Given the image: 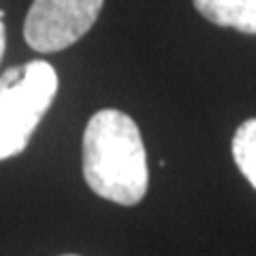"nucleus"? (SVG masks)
<instances>
[{"instance_id":"f257e3e1","label":"nucleus","mask_w":256,"mask_h":256,"mask_svg":"<svg viewBox=\"0 0 256 256\" xmlns=\"http://www.w3.org/2000/svg\"><path fill=\"white\" fill-rule=\"evenodd\" d=\"M84 178L94 194L137 205L148 192V156L139 126L118 109L90 118L84 132Z\"/></svg>"},{"instance_id":"20e7f679","label":"nucleus","mask_w":256,"mask_h":256,"mask_svg":"<svg viewBox=\"0 0 256 256\" xmlns=\"http://www.w3.org/2000/svg\"><path fill=\"white\" fill-rule=\"evenodd\" d=\"M194 6L216 26L256 34V0H194Z\"/></svg>"},{"instance_id":"39448f33","label":"nucleus","mask_w":256,"mask_h":256,"mask_svg":"<svg viewBox=\"0 0 256 256\" xmlns=\"http://www.w3.org/2000/svg\"><path fill=\"white\" fill-rule=\"evenodd\" d=\"M233 158L244 178L256 188V118L246 120L235 130Z\"/></svg>"},{"instance_id":"423d86ee","label":"nucleus","mask_w":256,"mask_h":256,"mask_svg":"<svg viewBox=\"0 0 256 256\" xmlns=\"http://www.w3.org/2000/svg\"><path fill=\"white\" fill-rule=\"evenodd\" d=\"M4 43H6V36H4V24L0 20V58H2L4 54Z\"/></svg>"},{"instance_id":"f03ea898","label":"nucleus","mask_w":256,"mask_h":256,"mask_svg":"<svg viewBox=\"0 0 256 256\" xmlns=\"http://www.w3.org/2000/svg\"><path fill=\"white\" fill-rule=\"evenodd\" d=\"M56 92L58 75L50 62L32 60L4 70L0 77V160L26 150Z\"/></svg>"},{"instance_id":"0eeeda50","label":"nucleus","mask_w":256,"mask_h":256,"mask_svg":"<svg viewBox=\"0 0 256 256\" xmlns=\"http://www.w3.org/2000/svg\"><path fill=\"white\" fill-rule=\"evenodd\" d=\"M64 256H77V254H64Z\"/></svg>"},{"instance_id":"7ed1b4c3","label":"nucleus","mask_w":256,"mask_h":256,"mask_svg":"<svg viewBox=\"0 0 256 256\" xmlns=\"http://www.w3.org/2000/svg\"><path fill=\"white\" fill-rule=\"evenodd\" d=\"M105 0H34L24 38L34 52L54 54L77 43L98 20Z\"/></svg>"}]
</instances>
